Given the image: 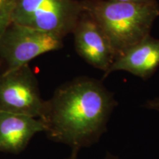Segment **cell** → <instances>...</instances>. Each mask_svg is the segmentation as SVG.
<instances>
[{
	"mask_svg": "<svg viewBox=\"0 0 159 159\" xmlns=\"http://www.w3.org/2000/svg\"><path fill=\"white\" fill-rule=\"evenodd\" d=\"M117 105L114 94L101 81L80 77L60 86L45 101L39 119L52 140L78 152L98 142Z\"/></svg>",
	"mask_w": 159,
	"mask_h": 159,
	"instance_id": "cell-1",
	"label": "cell"
},
{
	"mask_svg": "<svg viewBox=\"0 0 159 159\" xmlns=\"http://www.w3.org/2000/svg\"><path fill=\"white\" fill-rule=\"evenodd\" d=\"M82 4L84 12L102 30L116 57L150 35L153 23L159 16L157 2L141 4L85 0Z\"/></svg>",
	"mask_w": 159,
	"mask_h": 159,
	"instance_id": "cell-2",
	"label": "cell"
},
{
	"mask_svg": "<svg viewBox=\"0 0 159 159\" xmlns=\"http://www.w3.org/2000/svg\"><path fill=\"white\" fill-rule=\"evenodd\" d=\"M84 13L77 0H14L12 23L61 38L73 33Z\"/></svg>",
	"mask_w": 159,
	"mask_h": 159,
	"instance_id": "cell-3",
	"label": "cell"
},
{
	"mask_svg": "<svg viewBox=\"0 0 159 159\" xmlns=\"http://www.w3.org/2000/svg\"><path fill=\"white\" fill-rule=\"evenodd\" d=\"M62 47L58 35L11 23L0 38V59L6 66L4 71H11Z\"/></svg>",
	"mask_w": 159,
	"mask_h": 159,
	"instance_id": "cell-4",
	"label": "cell"
},
{
	"mask_svg": "<svg viewBox=\"0 0 159 159\" xmlns=\"http://www.w3.org/2000/svg\"><path fill=\"white\" fill-rule=\"evenodd\" d=\"M44 104L28 64L0 74V112L39 118Z\"/></svg>",
	"mask_w": 159,
	"mask_h": 159,
	"instance_id": "cell-5",
	"label": "cell"
},
{
	"mask_svg": "<svg viewBox=\"0 0 159 159\" xmlns=\"http://www.w3.org/2000/svg\"><path fill=\"white\" fill-rule=\"evenodd\" d=\"M73 33L77 52L89 64L104 71V77L116 57L102 30L84 12Z\"/></svg>",
	"mask_w": 159,
	"mask_h": 159,
	"instance_id": "cell-6",
	"label": "cell"
},
{
	"mask_svg": "<svg viewBox=\"0 0 159 159\" xmlns=\"http://www.w3.org/2000/svg\"><path fill=\"white\" fill-rule=\"evenodd\" d=\"M159 67V39L149 35L116 57L105 78L116 71H125L148 80Z\"/></svg>",
	"mask_w": 159,
	"mask_h": 159,
	"instance_id": "cell-7",
	"label": "cell"
},
{
	"mask_svg": "<svg viewBox=\"0 0 159 159\" xmlns=\"http://www.w3.org/2000/svg\"><path fill=\"white\" fill-rule=\"evenodd\" d=\"M45 130L39 118L0 112V150L18 153L25 148L32 137Z\"/></svg>",
	"mask_w": 159,
	"mask_h": 159,
	"instance_id": "cell-8",
	"label": "cell"
},
{
	"mask_svg": "<svg viewBox=\"0 0 159 159\" xmlns=\"http://www.w3.org/2000/svg\"><path fill=\"white\" fill-rule=\"evenodd\" d=\"M14 0H0V38L12 23Z\"/></svg>",
	"mask_w": 159,
	"mask_h": 159,
	"instance_id": "cell-9",
	"label": "cell"
},
{
	"mask_svg": "<svg viewBox=\"0 0 159 159\" xmlns=\"http://www.w3.org/2000/svg\"><path fill=\"white\" fill-rule=\"evenodd\" d=\"M144 107L148 109L159 111V97L147 101V102L144 105Z\"/></svg>",
	"mask_w": 159,
	"mask_h": 159,
	"instance_id": "cell-10",
	"label": "cell"
},
{
	"mask_svg": "<svg viewBox=\"0 0 159 159\" xmlns=\"http://www.w3.org/2000/svg\"><path fill=\"white\" fill-rule=\"evenodd\" d=\"M112 1L124 2H133V3L146 4V3L156 2H157V0H112Z\"/></svg>",
	"mask_w": 159,
	"mask_h": 159,
	"instance_id": "cell-11",
	"label": "cell"
},
{
	"mask_svg": "<svg viewBox=\"0 0 159 159\" xmlns=\"http://www.w3.org/2000/svg\"><path fill=\"white\" fill-rule=\"evenodd\" d=\"M77 152H72L71 156L67 159H77ZM104 159H119V158L117 156H114V155L110 153V152H108V153L106 154V156H105Z\"/></svg>",
	"mask_w": 159,
	"mask_h": 159,
	"instance_id": "cell-12",
	"label": "cell"
}]
</instances>
